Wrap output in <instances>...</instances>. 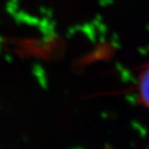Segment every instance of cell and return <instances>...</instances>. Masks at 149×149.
<instances>
[{
    "label": "cell",
    "mask_w": 149,
    "mask_h": 149,
    "mask_svg": "<svg viewBox=\"0 0 149 149\" xmlns=\"http://www.w3.org/2000/svg\"><path fill=\"white\" fill-rule=\"evenodd\" d=\"M137 91L139 103L149 109V63L143 67L139 72Z\"/></svg>",
    "instance_id": "6da1fadb"
},
{
    "label": "cell",
    "mask_w": 149,
    "mask_h": 149,
    "mask_svg": "<svg viewBox=\"0 0 149 149\" xmlns=\"http://www.w3.org/2000/svg\"><path fill=\"white\" fill-rule=\"evenodd\" d=\"M104 149H113V147H111V146H106V147H104Z\"/></svg>",
    "instance_id": "7a4b0ae2"
}]
</instances>
